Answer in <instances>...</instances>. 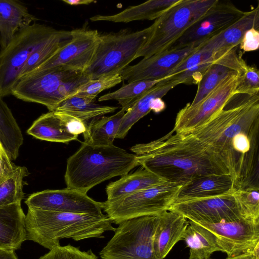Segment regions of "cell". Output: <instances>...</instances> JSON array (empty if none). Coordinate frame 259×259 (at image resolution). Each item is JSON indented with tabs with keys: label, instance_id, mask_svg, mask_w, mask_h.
<instances>
[{
	"label": "cell",
	"instance_id": "14",
	"mask_svg": "<svg viewBox=\"0 0 259 259\" xmlns=\"http://www.w3.org/2000/svg\"><path fill=\"white\" fill-rule=\"evenodd\" d=\"M28 208L43 210L100 215L103 202L94 200L87 194L67 188L46 190L30 195L25 200Z\"/></svg>",
	"mask_w": 259,
	"mask_h": 259
},
{
	"label": "cell",
	"instance_id": "7",
	"mask_svg": "<svg viewBox=\"0 0 259 259\" xmlns=\"http://www.w3.org/2000/svg\"><path fill=\"white\" fill-rule=\"evenodd\" d=\"M219 1L179 0L153 23L152 33L135 59L149 57L168 49Z\"/></svg>",
	"mask_w": 259,
	"mask_h": 259
},
{
	"label": "cell",
	"instance_id": "35",
	"mask_svg": "<svg viewBox=\"0 0 259 259\" xmlns=\"http://www.w3.org/2000/svg\"><path fill=\"white\" fill-rule=\"evenodd\" d=\"M233 194L242 218L259 222V187L237 189Z\"/></svg>",
	"mask_w": 259,
	"mask_h": 259
},
{
	"label": "cell",
	"instance_id": "31",
	"mask_svg": "<svg viewBox=\"0 0 259 259\" xmlns=\"http://www.w3.org/2000/svg\"><path fill=\"white\" fill-rule=\"evenodd\" d=\"M71 31L59 30L58 32L30 56L21 72L20 79L26 76L48 61L70 41Z\"/></svg>",
	"mask_w": 259,
	"mask_h": 259
},
{
	"label": "cell",
	"instance_id": "42",
	"mask_svg": "<svg viewBox=\"0 0 259 259\" xmlns=\"http://www.w3.org/2000/svg\"><path fill=\"white\" fill-rule=\"evenodd\" d=\"M15 166L9 158L0 157V178L12 170Z\"/></svg>",
	"mask_w": 259,
	"mask_h": 259
},
{
	"label": "cell",
	"instance_id": "47",
	"mask_svg": "<svg viewBox=\"0 0 259 259\" xmlns=\"http://www.w3.org/2000/svg\"><path fill=\"white\" fill-rule=\"evenodd\" d=\"M0 157L4 159H8L9 158L6 153H5L2 146L0 143Z\"/></svg>",
	"mask_w": 259,
	"mask_h": 259
},
{
	"label": "cell",
	"instance_id": "34",
	"mask_svg": "<svg viewBox=\"0 0 259 259\" xmlns=\"http://www.w3.org/2000/svg\"><path fill=\"white\" fill-rule=\"evenodd\" d=\"M235 72L224 65L216 63L211 64L197 83L196 94L193 101L189 104L193 106L198 103L227 76Z\"/></svg>",
	"mask_w": 259,
	"mask_h": 259
},
{
	"label": "cell",
	"instance_id": "2",
	"mask_svg": "<svg viewBox=\"0 0 259 259\" xmlns=\"http://www.w3.org/2000/svg\"><path fill=\"white\" fill-rule=\"evenodd\" d=\"M131 150L140 165L168 183L183 185L203 175H230L214 154L191 133L172 131L158 139L137 144Z\"/></svg>",
	"mask_w": 259,
	"mask_h": 259
},
{
	"label": "cell",
	"instance_id": "12",
	"mask_svg": "<svg viewBox=\"0 0 259 259\" xmlns=\"http://www.w3.org/2000/svg\"><path fill=\"white\" fill-rule=\"evenodd\" d=\"M195 223L213 235L227 257L259 249V222L242 219L215 224Z\"/></svg>",
	"mask_w": 259,
	"mask_h": 259
},
{
	"label": "cell",
	"instance_id": "16",
	"mask_svg": "<svg viewBox=\"0 0 259 259\" xmlns=\"http://www.w3.org/2000/svg\"><path fill=\"white\" fill-rule=\"evenodd\" d=\"M244 13L230 3H222L219 1L191 25L170 48L200 45L228 28Z\"/></svg>",
	"mask_w": 259,
	"mask_h": 259
},
{
	"label": "cell",
	"instance_id": "37",
	"mask_svg": "<svg viewBox=\"0 0 259 259\" xmlns=\"http://www.w3.org/2000/svg\"><path fill=\"white\" fill-rule=\"evenodd\" d=\"M204 43L199 49L189 55L181 62L171 72L168 77L183 71L198 68L213 63V51L205 47Z\"/></svg>",
	"mask_w": 259,
	"mask_h": 259
},
{
	"label": "cell",
	"instance_id": "39",
	"mask_svg": "<svg viewBox=\"0 0 259 259\" xmlns=\"http://www.w3.org/2000/svg\"><path fill=\"white\" fill-rule=\"evenodd\" d=\"M259 92V71L253 66L247 65L239 76L235 94L255 95Z\"/></svg>",
	"mask_w": 259,
	"mask_h": 259
},
{
	"label": "cell",
	"instance_id": "28",
	"mask_svg": "<svg viewBox=\"0 0 259 259\" xmlns=\"http://www.w3.org/2000/svg\"><path fill=\"white\" fill-rule=\"evenodd\" d=\"M125 113L121 109L111 116H103L91 120L83 133L84 142L96 146L113 145Z\"/></svg>",
	"mask_w": 259,
	"mask_h": 259
},
{
	"label": "cell",
	"instance_id": "30",
	"mask_svg": "<svg viewBox=\"0 0 259 259\" xmlns=\"http://www.w3.org/2000/svg\"><path fill=\"white\" fill-rule=\"evenodd\" d=\"M95 99L88 97H71L61 102L55 111L72 115L87 125V121L114 112L118 108L96 104Z\"/></svg>",
	"mask_w": 259,
	"mask_h": 259
},
{
	"label": "cell",
	"instance_id": "3",
	"mask_svg": "<svg viewBox=\"0 0 259 259\" xmlns=\"http://www.w3.org/2000/svg\"><path fill=\"white\" fill-rule=\"evenodd\" d=\"M106 214L100 215L43 210L28 208L25 214L26 239L49 250L64 238L79 241L103 238L115 229Z\"/></svg>",
	"mask_w": 259,
	"mask_h": 259
},
{
	"label": "cell",
	"instance_id": "8",
	"mask_svg": "<svg viewBox=\"0 0 259 259\" xmlns=\"http://www.w3.org/2000/svg\"><path fill=\"white\" fill-rule=\"evenodd\" d=\"M59 31L45 24L34 23L20 30L0 51V98L12 94L21 72L31 54Z\"/></svg>",
	"mask_w": 259,
	"mask_h": 259
},
{
	"label": "cell",
	"instance_id": "40",
	"mask_svg": "<svg viewBox=\"0 0 259 259\" xmlns=\"http://www.w3.org/2000/svg\"><path fill=\"white\" fill-rule=\"evenodd\" d=\"M64 120L68 132L76 136L83 133L87 124L80 119L66 113L56 111Z\"/></svg>",
	"mask_w": 259,
	"mask_h": 259
},
{
	"label": "cell",
	"instance_id": "4",
	"mask_svg": "<svg viewBox=\"0 0 259 259\" xmlns=\"http://www.w3.org/2000/svg\"><path fill=\"white\" fill-rule=\"evenodd\" d=\"M138 165L136 154L113 144L96 146L83 142L67 159L64 179L67 188L87 194L94 186L128 174Z\"/></svg>",
	"mask_w": 259,
	"mask_h": 259
},
{
	"label": "cell",
	"instance_id": "25",
	"mask_svg": "<svg viewBox=\"0 0 259 259\" xmlns=\"http://www.w3.org/2000/svg\"><path fill=\"white\" fill-rule=\"evenodd\" d=\"M27 133L39 140L62 143L76 140L78 137L68 132L64 120L55 111H49L40 116L27 130Z\"/></svg>",
	"mask_w": 259,
	"mask_h": 259
},
{
	"label": "cell",
	"instance_id": "32",
	"mask_svg": "<svg viewBox=\"0 0 259 259\" xmlns=\"http://www.w3.org/2000/svg\"><path fill=\"white\" fill-rule=\"evenodd\" d=\"M162 80H142L128 82L114 92L101 96L98 100L101 102L115 100L121 106V109L125 112L150 89Z\"/></svg>",
	"mask_w": 259,
	"mask_h": 259
},
{
	"label": "cell",
	"instance_id": "5",
	"mask_svg": "<svg viewBox=\"0 0 259 259\" xmlns=\"http://www.w3.org/2000/svg\"><path fill=\"white\" fill-rule=\"evenodd\" d=\"M90 79L82 71L55 67L32 72L20 78L12 94L22 101L45 106L54 111Z\"/></svg>",
	"mask_w": 259,
	"mask_h": 259
},
{
	"label": "cell",
	"instance_id": "11",
	"mask_svg": "<svg viewBox=\"0 0 259 259\" xmlns=\"http://www.w3.org/2000/svg\"><path fill=\"white\" fill-rule=\"evenodd\" d=\"M239 76L236 72L231 74L198 103L187 104L177 113L172 131L190 134L207 122L235 94Z\"/></svg>",
	"mask_w": 259,
	"mask_h": 259
},
{
	"label": "cell",
	"instance_id": "15",
	"mask_svg": "<svg viewBox=\"0 0 259 259\" xmlns=\"http://www.w3.org/2000/svg\"><path fill=\"white\" fill-rule=\"evenodd\" d=\"M99 34L97 30H72L70 41L31 73L55 67L83 72L92 59Z\"/></svg>",
	"mask_w": 259,
	"mask_h": 259
},
{
	"label": "cell",
	"instance_id": "41",
	"mask_svg": "<svg viewBox=\"0 0 259 259\" xmlns=\"http://www.w3.org/2000/svg\"><path fill=\"white\" fill-rule=\"evenodd\" d=\"M258 47L259 31L258 29L252 28L245 33L240 48L244 52H250L257 50Z\"/></svg>",
	"mask_w": 259,
	"mask_h": 259
},
{
	"label": "cell",
	"instance_id": "20",
	"mask_svg": "<svg viewBox=\"0 0 259 259\" xmlns=\"http://www.w3.org/2000/svg\"><path fill=\"white\" fill-rule=\"evenodd\" d=\"M189 225L181 214L165 210L158 214L154 235V249L159 259H164L179 241L182 240Z\"/></svg>",
	"mask_w": 259,
	"mask_h": 259
},
{
	"label": "cell",
	"instance_id": "23",
	"mask_svg": "<svg viewBox=\"0 0 259 259\" xmlns=\"http://www.w3.org/2000/svg\"><path fill=\"white\" fill-rule=\"evenodd\" d=\"M180 83L167 78L161 80L150 89L125 113L115 139H122L137 121L151 111L153 100L162 98Z\"/></svg>",
	"mask_w": 259,
	"mask_h": 259
},
{
	"label": "cell",
	"instance_id": "46",
	"mask_svg": "<svg viewBox=\"0 0 259 259\" xmlns=\"http://www.w3.org/2000/svg\"><path fill=\"white\" fill-rule=\"evenodd\" d=\"M62 2L71 6L87 5L96 3L94 0H62Z\"/></svg>",
	"mask_w": 259,
	"mask_h": 259
},
{
	"label": "cell",
	"instance_id": "10",
	"mask_svg": "<svg viewBox=\"0 0 259 259\" xmlns=\"http://www.w3.org/2000/svg\"><path fill=\"white\" fill-rule=\"evenodd\" d=\"M182 185L164 182L113 200L103 202V210L112 223L135 218L158 215L176 201Z\"/></svg>",
	"mask_w": 259,
	"mask_h": 259
},
{
	"label": "cell",
	"instance_id": "22",
	"mask_svg": "<svg viewBox=\"0 0 259 259\" xmlns=\"http://www.w3.org/2000/svg\"><path fill=\"white\" fill-rule=\"evenodd\" d=\"M21 202L0 207V249L17 250L26 239Z\"/></svg>",
	"mask_w": 259,
	"mask_h": 259
},
{
	"label": "cell",
	"instance_id": "48",
	"mask_svg": "<svg viewBox=\"0 0 259 259\" xmlns=\"http://www.w3.org/2000/svg\"><path fill=\"white\" fill-rule=\"evenodd\" d=\"M210 259V258H209Z\"/></svg>",
	"mask_w": 259,
	"mask_h": 259
},
{
	"label": "cell",
	"instance_id": "36",
	"mask_svg": "<svg viewBox=\"0 0 259 259\" xmlns=\"http://www.w3.org/2000/svg\"><path fill=\"white\" fill-rule=\"evenodd\" d=\"M122 80L119 73L89 80L80 85L71 97H88L96 98L100 93L116 85Z\"/></svg>",
	"mask_w": 259,
	"mask_h": 259
},
{
	"label": "cell",
	"instance_id": "38",
	"mask_svg": "<svg viewBox=\"0 0 259 259\" xmlns=\"http://www.w3.org/2000/svg\"><path fill=\"white\" fill-rule=\"evenodd\" d=\"M39 259H98L91 249L81 250L79 248L71 244L56 246Z\"/></svg>",
	"mask_w": 259,
	"mask_h": 259
},
{
	"label": "cell",
	"instance_id": "26",
	"mask_svg": "<svg viewBox=\"0 0 259 259\" xmlns=\"http://www.w3.org/2000/svg\"><path fill=\"white\" fill-rule=\"evenodd\" d=\"M164 182L143 167L133 173L122 176L117 181L110 183L106 188L107 200H115Z\"/></svg>",
	"mask_w": 259,
	"mask_h": 259
},
{
	"label": "cell",
	"instance_id": "18",
	"mask_svg": "<svg viewBox=\"0 0 259 259\" xmlns=\"http://www.w3.org/2000/svg\"><path fill=\"white\" fill-rule=\"evenodd\" d=\"M259 28V5L246 12L228 28L204 43L213 51V63L220 57L236 49L245 33L249 29Z\"/></svg>",
	"mask_w": 259,
	"mask_h": 259
},
{
	"label": "cell",
	"instance_id": "1",
	"mask_svg": "<svg viewBox=\"0 0 259 259\" xmlns=\"http://www.w3.org/2000/svg\"><path fill=\"white\" fill-rule=\"evenodd\" d=\"M191 134L227 168L235 189L259 187L258 94H235Z\"/></svg>",
	"mask_w": 259,
	"mask_h": 259
},
{
	"label": "cell",
	"instance_id": "21",
	"mask_svg": "<svg viewBox=\"0 0 259 259\" xmlns=\"http://www.w3.org/2000/svg\"><path fill=\"white\" fill-rule=\"evenodd\" d=\"M37 20L18 1L0 0V49H5L22 29Z\"/></svg>",
	"mask_w": 259,
	"mask_h": 259
},
{
	"label": "cell",
	"instance_id": "45",
	"mask_svg": "<svg viewBox=\"0 0 259 259\" xmlns=\"http://www.w3.org/2000/svg\"><path fill=\"white\" fill-rule=\"evenodd\" d=\"M15 250L0 249V259H18Z\"/></svg>",
	"mask_w": 259,
	"mask_h": 259
},
{
	"label": "cell",
	"instance_id": "17",
	"mask_svg": "<svg viewBox=\"0 0 259 259\" xmlns=\"http://www.w3.org/2000/svg\"><path fill=\"white\" fill-rule=\"evenodd\" d=\"M193 45L181 48H169L149 57L135 65L127 66L119 72L122 80L128 82L142 80H160L167 78L171 72L189 55L199 49Z\"/></svg>",
	"mask_w": 259,
	"mask_h": 259
},
{
	"label": "cell",
	"instance_id": "33",
	"mask_svg": "<svg viewBox=\"0 0 259 259\" xmlns=\"http://www.w3.org/2000/svg\"><path fill=\"white\" fill-rule=\"evenodd\" d=\"M28 174L26 167L15 166L0 178V207L21 202L24 196L23 180Z\"/></svg>",
	"mask_w": 259,
	"mask_h": 259
},
{
	"label": "cell",
	"instance_id": "19",
	"mask_svg": "<svg viewBox=\"0 0 259 259\" xmlns=\"http://www.w3.org/2000/svg\"><path fill=\"white\" fill-rule=\"evenodd\" d=\"M235 190L234 182L231 175H206L182 185L175 201L217 197L233 193Z\"/></svg>",
	"mask_w": 259,
	"mask_h": 259
},
{
	"label": "cell",
	"instance_id": "6",
	"mask_svg": "<svg viewBox=\"0 0 259 259\" xmlns=\"http://www.w3.org/2000/svg\"><path fill=\"white\" fill-rule=\"evenodd\" d=\"M153 23L142 30L99 34L92 59L83 72L90 80L118 74L134 60L151 36Z\"/></svg>",
	"mask_w": 259,
	"mask_h": 259
},
{
	"label": "cell",
	"instance_id": "13",
	"mask_svg": "<svg viewBox=\"0 0 259 259\" xmlns=\"http://www.w3.org/2000/svg\"><path fill=\"white\" fill-rule=\"evenodd\" d=\"M233 193L175 201L168 210L178 213L188 220L197 223L215 224L244 219L240 213Z\"/></svg>",
	"mask_w": 259,
	"mask_h": 259
},
{
	"label": "cell",
	"instance_id": "24",
	"mask_svg": "<svg viewBox=\"0 0 259 259\" xmlns=\"http://www.w3.org/2000/svg\"><path fill=\"white\" fill-rule=\"evenodd\" d=\"M179 0H150L140 5L128 7L116 14L108 16L95 15L93 22L109 21L128 23L137 20H153L160 17Z\"/></svg>",
	"mask_w": 259,
	"mask_h": 259
},
{
	"label": "cell",
	"instance_id": "43",
	"mask_svg": "<svg viewBox=\"0 0 259 259\" xmlns=\"http://www.w3.org/2000/svg\"><path fill=\"white\" fill-rule=\"evenodd\" d=\"M165 108V104L162 100V98L158 97L155 98L152 104L151 110L155 113H159Z\"/></svg>",
	"mask_w": 259,
	"mask_h": 259
},
{
	"label": "cell",
	"instance_id": "29",
	"mask_svg": "<svg viewBox=\"0 0 259 259\" xmlns=\"http://www.w3.org/2000/svg\"><path fill=\"white\" fill-rule=\"evenodd\" d=\"M23 142L21 131L7 104L0 98V143L12 161L19 155Z\"/></svg>",
	"mask_w": 259,
	"mask_h": 259
},
{
	"label": "cell",
	"instance_id": "44",
	"mask_svg": "<svg viewBox=\"0 0 259 259\" xmlns=\"http://www.w3.org/2000/svg\"><path fill=\"white\" fill-rule=\"evenodd\" d=\"M225 259H259V249H257L252 252L232 257H227Z\"/></svg>",
	"mask_w": 259,
	"mask_h": 259
},
{
	"label": "cell",
	"instance_id": "9",
	"mask_svg": "<svg viewBox=\"0 0 259 259\" xmlns=\"http://www.w3.org/2000/svg\"><path fill=\"white\" fill-rule=\"evenodd\" d=\"M158 215H146L119 224L99 252L102 259H159L154 249Z\"/></svg>",
	"mask_w": 259,
	"mask_h": 259
},
{
	"label": "cell",
	"instance_id": "27",
	"mask_svg": "<svg viewBox=\"0 0 259 259\" xmlns=\"http://www.w3.org/2000/svg\"><path fill=\"white\" fill-rule=\"evenodd\" d=\"M187 226L183 236L189 248V259H209L215 252H224L213 235L195 222L188 220Z\"/></svg>",
	"mask_w": 259,
	"mask_h": 259
}]
</instances>
